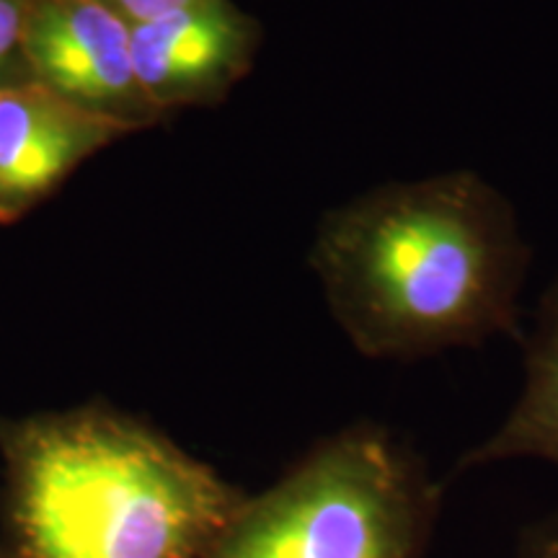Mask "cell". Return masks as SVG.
Returning a JSON list of instances; mask_svg holds the SVG:
<instances>
[{
    "mask_svg": "<svg viewBox=\"0 0 558 558\" xmlns=\"http://www.w3.org/2000/svg\"><path fill=\"white\" fill-rule=\"evenodd\" d=\"M442 499L407 439L360 422L246 494L202 558H427Z\"/></svg>",
    "mask_w": 558,
    "mask_h": 558,
    "instance_id": "cell-3",
    "label": "cell"
},
{
    "mask_svg": "<svg viewBox=\"0 0 558 558\" xmlns=\"http://www.w3.org/2000/svg\"><path fill=\"white\" fill-rule=\"evenodd\" d=\"M525 386L505 422L456 460L452 476L509 463L543 460L558 465V277L543 295L533 329L522 333Z\"/></svg>",
    "mask_w": 558,
    "mask_h": 558,
    "instance_id": "cell-6",
    "label": "cell"
},
{
    "mask_svg": "<svg viewBox=\"0 0 558 558\" xmlns=\"http://www.w3.org/2000/svg\"><path fill=\"white\" fill-rule=\"evenodd\" d=\"M21 45L45 88L68 101L109 104L137 88L130 21L101 0H45Z\"/></svg>",
    "mask_w": 558,
    "mask_h": 558,
    "instance_id": "cell-4",
    "label": "cell"
},
{
    "mask_svg": "<svg viewBox=\"0 0 558 558\" xmlns=\"http://www.w3.org/2000/svg\"><path fill=\"white\" fill-rule=\"evenodd\" d=\"M94 137L50 88H0V197L26 199L54 184Z\"/></svg>",
    "mask_w": 558,
    "mask_h": 558,
    "instance_id": "cell-7",
    "label": "cell"
},
{
    "mask_svg": "<svg viewBox=\"0 0 558 558\" xmlns=\"http://www.w3.org/2000/svg\"><path fill=\"white\" fill-rule=\"evenodd\" d=\"M527 256L512 205L471 171L383 186L344 209L320 246L349 339L393 362L522 339Z\"/></svg>",
    "mask_w": 558,
    "mask_h": 558,
    "instance_id": "cell-1",
    "label": "cell"
},
{
    "mask_svg": "<svg viewBox=\"0 0 558 558\" xmlns=\"http://www.w3.org/2000/svg\"><path fill=\"white\" fill-rule=\"evenodd\" d=\"M512 558H558V507L522 525Z\"/></svg>",
    "mask_w": 558,
    "mask_h": 558,
    "instance_id": "cell-8",
    "label": "cell"
},
{
    "mask_svg": "<svg viewBox=\"0 0 558 558\" xmlns=\"http://www.w3.org/2000/svg\"><path fill=\"white\" fill-rule=\"evenodd\" d=\"M254 29L228 0H197L186 9L130 24V54L140 90L181 99L215 90L246 65Z\"/></svg>",
    "mask_w": 558,
    "mask_h": 558,
    "instance_id": "cell-5",
    "label": "cell"
},
{
    "mask_svg": "<svg viewBox=\"0 0 558 558\" xmlns=\"http://www.w3.org/2000/svg\"><path fill=\"white\" fill-rule=\"evenodd\" d=\"M26 13L21 0H0V62L9 58L11 50L24 41Z\"/></svg>",
    "mask_w": 558,
    "mask_h": 558,
    "instance_id": "cell-10",
    "label": "cell"
},
{
    "mask_svg": "<svg viewBox=\"0 0 558 558\" xmlns=\"http://www.w3.org/2000/svg\"><path fill=\"white\" fill-rule=\"evenodd\" d=\"M0 558H202L246 499L156 429L104 409L0 429Z\"/></svg>",
    "mask_w": 558,
    "mask_h": 558,
    "instance_id": "cell-2",
    "label": "cell"
},
{
    "mask_svg": "<svg viewBox=\"0 0 558 558\" xmlns=\"http://www.w3.org/2000/svg\"><path fill=\"white\" fill-rule=\"evenodd\" d=\"M109 9H114L120 16H124L130 24H137V21H148L156 16H163V13L186 9V5L197 3V0H101Z\"/></svg>",
    "mask_w": 558,
    "mask_h": 558,
    "instance_id": "cell-9",
    "label": "cell"
}]
</instances>
